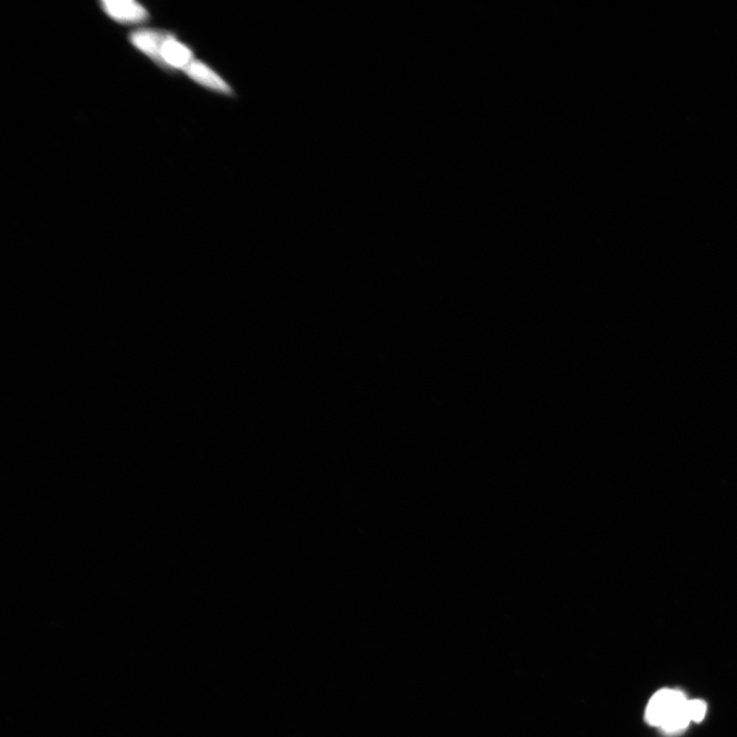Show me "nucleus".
<instances>
[{"instance_id": "nucleus-1", "label": "nucleus", "mask_w": 737, "mask_h": 737, "mask_svg": "<svg viewBox=\"0 0 737 737\" xmlns=\"http://www.w3.org/2000/svg\"><path fill=\"white\" fill-rule=\"evenodd\" d=\"M646 720L649 725L661 727L665 733L684 732L692 721L686 696L680 690H660L647 704Z\"/></svg>"}, {"instance_id": "nucleus-2", "label": "nucleus", "mask_w": 737, "mask_h": 737, "mask_svg": "<svg viewBox=\"0 0 737 737\" xmlns=\"http://www.w3.org/2000/svg\"><path fill=\"white\" fill-rule=\"evenodd\" d=\"M100 5L109 17L121 24H139L148 17L145 7L131 0H104Z\"/></svg>"}, {"instance_id": "nucleus-3", "label": "nucleus", "mask_w": 737, "mask_h": 737, "mask_svg": "<svg viewBox=\"0 0 737 737\" xmlns=\"http://www.w3.org/2000/svg\"><path fill=\"white\" fill-rule=\"evenodd\" d=\"M187 76L196 82L206 86V88L221 92H230V86L227 85L221 77L215 74L213 70L202 64L199 61H194L192 64L185 70Z\"/></svg>"}, {"instance_id": "nucleus-4", "label": "nucleus", "mask_w": 737, "mask_h": 737, "mask_svg": "<svg viewBox=\"0 0 737 737\" xmlns=\"http://www.w3.org/2000/svg\"><path fill=\"white\" fill-rule=\"evenodd\" d=\"M707 713V704L700 700L688 701V713L690 720L696 723H702Z\"/></svg>"}]
</instances>
